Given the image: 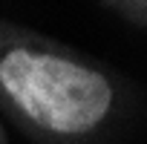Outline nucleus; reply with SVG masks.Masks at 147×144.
Instances as JSON below:
<instances>
[{
    "mask_svg": "<svg viewBox=\"0 0 147 144\" xmlns=\"http://www.w3.org/2000/svg\"><path fill=\"white\" fill-rule=\"evenodd\" d=\"M0 87L35 124L66 135L92 130L113 104V87L101 72L38 49L6 52Z\"/></svg>",
    "mask_w": 147,
    "mask_h": 144,
    "instance_id": "obj_1",
    "label": "nucleus"
},
{
    "mask_svg": "<svg viewBox=\"0 0 147 144\" xmlns=\"http://www.w3.org/2000/svg\"><path fill=\"white\" fill-rule=\"evenodd\" d=\"M110 3L115 6V9H121L127 17H133V20H138V23H144V12H147V0H110Z\"/></svg>",
    "mask_w": 147,
    "mask_h": 144,
    "instance_id": "obj_2",
    "label": "nucleus"
},
{
    "mask_svg": "<svg viewBox=\"0 0 147 144\" xmlns=\"http://www.w3.org/2000/svg\"><path fill=\"white\" fill-rule=\"evenodd\" d=\"M0 144H6V133H3V127H0Z\"/></svg>",
    "mask_w": 147,
    "mask_h": 144,
    "instance_id": "obj_3",
    "label": "nucleus"
}]
</instances>
